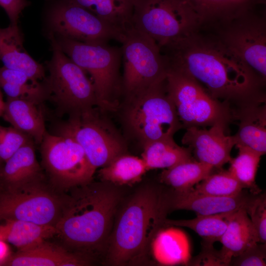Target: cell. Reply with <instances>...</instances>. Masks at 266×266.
Returning <instances> with one entry per match:
<instances>
[{"label":"cell","instance_id":"obj_1","mask_svg":"<svg viewBox=\"0 0 266 266\" xmlns=\"http://www.w3.org/2000/svg\"><path fill=\"white\" fill-rule=\"evenodd\" d=\"M161 50L168 67L190 76L232 111L233 106V114L265 102V84L210 30L199 28Z\"/></svg>","mask_w":266,"mask_h":266},{"label":"cell","instance_id":"obj_2","mask_svg":"<svg viewBox=\"0 0 266 266\" xmlns=\"http://www.w3.org/2000/svg\"><path fill=\"white\" fill-rule=\"evenodd\" d=\"M121 186L92 181L71 188L66 196L56 234L69 250L92 260L104 252L117 210L124 199Z\"/></svg>","mask_w":266,"mask_h":266},{"label":"cell","instance_id":"obj_3","mask_svg":"<svg viewBox=\"0 0 266 266\" xmlns=\"http://www.w3.org/2000/svg\"><path fill=\"white\" fill-rule=\"evenodd\" d=\"M163 192L161 187L146 184L119 206L104 251L108 264L137 265L148 260L152 239L166 218Z\"/></svg>","mask_w":266,"mask_h":266},{"label":"cell","instance_id":"obj_4","mask_svg":"<svg viewBox=\"0 0 266 266\" xmlns=\"http://www.w3.org/2000/svg\"><path fill=\"white\" fill-rule=\"evenodd\" d=\"M166 80L124 98L118 108L121 109L125 132L142 148L149 142L173 137L183 128L168 95Z\"/></svg>","mask_w":266,"mask_h":266},{"label":"cell","instance_id":"obj_5","mask_svg":"<svg viewBox=\"0 0 266 266\" xmlns=\"http://www.w3.org/2000/svg\"><path fill=\"white\" fill-rule=\"evenodd\" d=\"M62 50L73 62L90 75L98 107L103 112H114L123 95L120 68L121 49L107 43H85L51 34Z\"/></svg>","mask_w":266,"mask_h":266},{"label":"cell","instance_id":"obj_6","mask_svg":"<svg viewBox=\"0 0 266 266\" xmlns=\"http://www.w3.org/2000/svg\"><path fill=\"white\" fill-rule=\"evenodd\" d=\"M105 113L95 107L70 115L66 120L56 124L53 133L75 140L83 149L94 174L98 168L127 153L125 138Z\"/></svg>","mask_w":266,"mask_h":266},{"label":"cell","instance_id":"obj_7","mask_svg":"<svg viewBox=\"0 0 266 266\" xmlns=\"http://www.w3.org/2000/svg\"><path fill=\"white\" fill-rule=\"evenodd\" d=\"M50 37L52 56L48 64V76L43 82L47 100L53 102L60 115L69 116L97 107L92 80L65 54L52 35Z\"/></svg>","mask_w":266,"mask_h":266},{"label":"cell","instance_id":"obj_8","mask_svg":"<svg viewBox=\"0 0 266 266\" xmlns=\"http://www.w3.org/2000/svg\"><path fill=\"white\" fill-rule=\"evenodd\" d=\"M133 26L160 49L200 28L198 17L185 0H132Z\"/></svg>","mask_w":266,"mask_h":266},{"label":"cell","instance_id":"obj_9","mask_svg":"<svg viewBox=\"0 0 266 266\" xmlns=\"http://www.w3.org/2000/svg\"><path fill=\"white\" fill-rule=\"evenodd\" d=\"M166 81L168 95L183 128H206L218 123L229 125L233 119L227 103L212 98L184 72L168 67Z\"/></svg>","mask_w":266,"mask_h":266},{"label":"cell","instance_id":"obj_10","mask_svg":"<svg viewBox=\"0 0 266 266\" xmlns=\"http://www.w3.org/2000/svg\"><path fill=\"white\" fill-rule=\"evenodd\" d=\"M123 61V95L128 97L166 78L168 65L160 47L133 24L119 39Z\"/></svg>","mask_w":266,"mask_h":266},{"label":"cell","instance_id":"obj_11","mask_svg":"<svg viewBox=\"0 0 266 266\" xmlns=\"http://www.w3.org/2000/svg\"><path fill=\"white\" fill-rule=\"evenodd\" d=\"M66 192L46 178L21 186L0 189V220L12 219L55 227L63 210Z\"/></svg>","mask_w":266,"mask_h":266},{"label":"cell","instance_id":"obj_12","mask_svg":"<svg viewBox=\"0 0 266 266\" xmlns=\"http://www.w3.org/2000/svg\"><path fill=\"white\" fill-rule=\"evenodd\" d=\"M258 8L211 29L261 81L266 78V17Z\"/></svg>","mask_w":266,"mask_h":266},{"label":"cell","instance_id":"obj_13","mask_svg":"<svg viewBox=\"0 0 266 266\" xmlns=\"http://www.w3.org/2000/svg\"><path fill=\"white\" fill-rule=\"evenodd\" d=\"M39 146L46 178L57 190L66 192L93 180L84 151L72 137L47 131Z\"/></svg>","mask_w":266,"mask_h":266},{"label":"cell","instance_id":"obj_14","mask_svg":"<svg viewBox=\"0 0 266 266\" xmlns=\"http://www.w3.org/2000/svg\"><path fill=\"white\" fill-rule=\"evenodd\" d=\"M49 22L54 36L85 43L119 41L123 32L67 0L51 9Z\"/></svg>","mask_w":266,"mask_h":266},{"label":"cell","instance_id":"obj_15","mask_svg":"<svg viewBox=\"0 0 266 266\" xmlns=\"http://www.w3.org/2000/svg\"><path fill=\"white\" fill-rule=\"evenodd\" d=\"M255 195L244 190L234 196L220 197L199 193L193 189L184 192L171 189L163 190V204L166 214L176 210H187L197 215H212L245 208Z\"/></svg>","mask_w":266,"mask_h":266},{"label":"cell","instance_id":"obj_16","mask_svg":"<svg viewBox=\"0 0 266 266\" xmlns=\"http://www.w3.org/2000/svg\"><path fill=\"white\" fill-rule=\"evenodd\" d=\"M228 126L218 123L209 129L196 127L186 128L182 143L190 149L197 161L220 168L231 161V152L235 145L234 136L225 133Z\"/></svg>","mask_w":266,"mask_h":266},{"label":"cell","instance_id":"obj_17","mask_svg":"<svg viewBox=\"0 0 266 266\" xmlns=\"http://www.w3.org/2000/svg\"><path fill=\"white\" fill-rule=\"evenodd\" d=\"M92 260L72 252L63 245L44 240L24 250H18L0 265L8 266H82Z\"/></svg>","mask_w":266,"mask_h":266},{"label":"cell","instance_id":"obj_18","mask_svg":"<svg viewBox=\"0 0 266 266\" xmlns=\"http://www.w3.org/2000/svg\"><path fill=\"white\" fill-rule=\"evenodd\" d=\"M0 61L5 67L24 72L33 84L46 77L43 66L34 60L23 47V37L18 25L0 28Z\"/></svg>","mask_w":266,"mask_h":266},{"label":"cell","instance_id":"obj_19","mask_svg":"<svg viewBox=\"0 0 266 266\" xmlns=\"http://www.w3.org/2000/svg\"><path fill=\"white\" fill-rule=\"evenodd\" d=\"M33 140L20 147L4 162L0 173V189L16 188L46 178L35 155Z\"/></svg>","mask_w":266,"mask_h":266},{"label":"cell","instance_id":"obj_20","mask_svg":"<svg viewBox=\"0 0 266 266\" xmlns=\"http://www.w3.org/2000/svg\"><path fill=\"white\" fill-rule=\"evenodd\" d=\"M197 15L200 27L210 29L266 4V0H185Z\"/></svg>","mask_w":266,"mask_h":266},{"label":"cell","instance_id":"obj_21","mask_svg":"<svg viewBox=\"0 0 266 266\" xmlns=\"http://www.w3.org/2000/svg\"><path fill=\"white\" fill-rule=\"evenodd\" d=\"M40 104L29 99L7 98L1 116L11 126L28 135L39 145L47 132Z\"/></svg>","mask_w":266,"mask_h":266},{"label":"cell","instance_id":"obj_22","mask_svg":"<svg viewBox=\"0 0 266 266\" xmlns=\"http://www.w3.org/2000/svg\"><path fill=\"white\" fill-rule=\"evenodd\" d=\"M219 241L222 244L220 252L227 266L232 258L259 242L245 208L233 212Z\"/></svg>","mask_w":266,"mask_h":266},{"label":"cell","instance_id":"obj_23","mask_svg":"<svg viewBox=\"0 0 266 266\" xmlns=\"http://www.w3.org/2000/svg\"><path fill=\"white\" fill-rule=\"evenodd\" d=\"M266 106L249 107L238 112L234 119L239 121L233 135L235 146L248 147L264 155L266 152Z\"/></svg>","mask_w":266,"mask_h":266},{"label":"cell","instance_id":"obj_24","mask_svg":"<svg viewBox=\"0 0 266 266\" xmlns=\"http://www.w3.org/2000/svg\"><path fill=\"white\" fill-rule=\"evenodd\" d=\"M56 234L54 227L12 219L0 220V240L24 250Z\"/></svg>","mask_w":266,"mask_h":266},{"label":"cell","instance_id":"obj_25","mask_svg":"<svg viewBox=\"0 0 266 266\" xmlns=\"http://www.w3.org/2000/svg\"><path fill=\"white\" fill-rule=\"evenodd\" d=\"M182 232L170 226L161 228L151 242L150 252L154 259L164 265L185 263L188 255L187 245Z\"/></svg>","mask_w":266,"mask_h":266},{"label":"cell","instance_id":"obj_26","mask_svg":"<svg viewBox=\"0 0 266 266\" xmlns=\"http://www.w3.org/2000/svg\"><path fill=\"white\" fill-rule=\"evenodd\" d=\"M142 149L141 158L147 170L169 168L194 159L190 149L179 146L173 137L149 142Z\"/></svg>","mask_w":266,"mask_h":266},{"label":"cell","instance_id":"obj_27","mask_svg":"<svg viewBox=\"0 0 266 266\" xmlns=\"http://www.w3.org/2000/svg\"><path fill=\"white\" fill-rule=\"evenodd\" d=\"M147 171L141 158L125 153L101 167L98 172L101 181L123 187L140 182Z\"/></svg>","mask_w":266,"mask_h":266},{"label":"cell","instance_id":"obj_28","mask_svg":"<svg viewBox=\"0 0 266 266\" xmlns=\"http://www.w3.org/2000/svg\"><path fill=\"white\" fill-rule=\"evenodd\" d=\"M214 168L209 165L193 159L164 169L160 174L159 180L174 191H189L212 173Z\"/></svg>","mask_w":266,"mask_h":266},{"label":"cell","instance_id":"obj_29","mask_svg":"<svg viewBox=\"0 0 266 266\" xmlns=\"http://www.w3.org/2000/svg\"><path fill=\"white\" fill-rule=\"evenodd\" d=\"M67 0L82 7L123 31L132 24V0Z\"/></svg>","mask_w":266,"mask_h":266},{"label":"cell","instance_id":"obj_30","mask_svg":"<svg viewBox=\"0 0 266 266\" xmlns=\"http://www.w3.org/2000/svg\"><path fill=\"white\" fill-rule=\"evenodd\" d=\"M234 212L197 215V217L189 220H174L166 218L164 221V227L176 226L189 228L203 239L204 246H211L214 242L220 241Z\"/></svg>","mask_w":266,"mask_h":266},{"label":"cell","instance_id":"obj_31","mask_svg":"<svg viewBox=\"0 0 266 266\" xmlns=\"http://www.w3.org/2000/svg\"><path fill=\"white\" fill-rule=\"evenodd\" d=\"M237 156L231 159L228 171L243 187L253 194L260 193L256 176L262 155L245 146H236Z\"/></svg>","mask_w":266,"mask_h":266},{"label":"cell","instance_id":"obj_32","mask_svg":"<svg viewBox=\"0 0 266 266\" xmlns=\"http://www.w3.org/2000/svg\"><path fill=\"white\" fill-rule=\"evenodd\" d=\"M193 189L203 194L228 197L240 193L244 188L228 170L211 173L196 185Z\"/></svg>","mask_w":266,"mask_h":266},{"label":"cell","instance_id":"obj_33","mask_svg":"<svg viewBox=\"0 0 266 266\" xmlns=\"http://www.w3.org/2000/svg\"><path fill=\"white\" fill-rule=\"evenodd\" d=\"M259 242H266V198L265 194L255 195L245 207Z\"/></svg>","mask_w":266,"mask_h":266},{"label":"cell","instance_id":"obj_34","mask_svg":"<svg viewBox=\"0 0 266 266\" xmlns=\"http://www.w3.org/2000/svg\"><path fill=\"white\" fill-rule=\"evenodd\" d=\"M32 140L28 135L13 127L0 125V160L4 163L20 147Z\"/></svg>","mask_w":266,"mask_h":266},{"label":"cell","instance_id":"obj_35","mask_svg":"<svg viewBox=\"0 0 266 266\" xmlns=\"http://www.w3.org/2000/svg\"><path fill=\"white\" fill-rule=\"evenodd\" d=\"M266 244L257 243L240 255L232 258L230 265L236 266H266Z\"/></svg>","mask_w":266,"mask_h":266},{"label":"cell","instance_id":"obj_36","mask_svg":"<svg viewBox=\"0 0 266 266\" xmlns=\"http://www.w3.org/2000/svg\"><path fill=\"white\" fill-rule=\"evenodd\" d=\"M29 5L27 0H0V6L7 14L10 24L17 25L20 15Z\"/></svg>","mask_w":266,"mask_h":266},{"label":"cell","instance_id":"obj_37","mask_svg":"<svg viewBox=\"0 0 266 266\" xmlns=\"http://www.w3.org/2000/svg\"><path fill=\"white\" fill-rule=\"evenodd\" d=\"M8 256V248L5 242L0 240V266Z\"/></svg>","mask_w":266,"mask_h":266},{"label":"cell","instance_id":"obj_38","mask_svg":"<svg viewBox=\"0 0 266 266\" xmlns=\"http://www.w3.org/2000/svg\"><path fill=\"white\" fill-rule=\"evenodd\" d=\"M5 105V101L2 97V94L0 89V117L2 116Z\"/></svg>","mask_w":266,"mask_h":266},{"label":"cell","instance_id":"obj_39","mask_svg":"<svg viewBox=\"0 0 266 266\" xmlns=\"http://www.w3.org/2000/svg\"><path fill=\"white\" fill-rule=\"evenodd\" d=\"M2 162L0 160V173L1 168H2V166H3L2 165Z\"/></svg>","mask_w":266,"mask_h":266}]
</instances>
